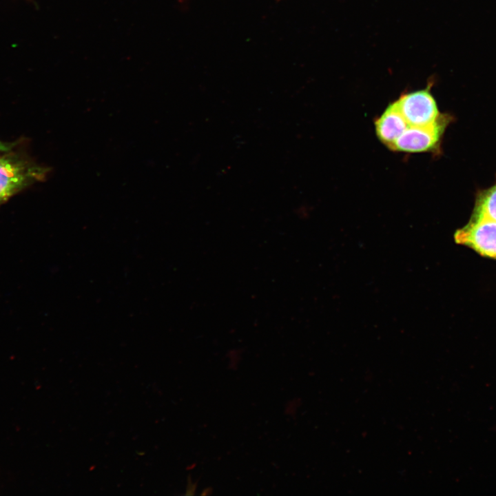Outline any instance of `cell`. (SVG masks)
Here are the masks:
<instances>
[{
    "label": "cell",
    "instance_id": "obj_2",
    "mask_svg": "<svg viewBox=\"0 0 496 496\" xmlns=\"http://www.w3.org/2000/svg\"><path fill=\"white\" fill-rule=\"evenodd\" d=\"M431 87L402 95L395 103L409 125L428 126L440 117Z\"/></svg>",
    "mask_w": 496,
    "mask_h": 496
},
{
    "label": "cell",
    "instance_id": "obj_5",
    "mask_svg": "<svg viewBox=\"0 0 496 496\" xmlns=\"http://www.w3.org/2000/svg\"><path fill=\"white\" fill-rule=\"evenodd\" d=\"M408 125L395 101L390 104L375 122L378 137L389 149Z\"/></svg>",
    "mask_w": 496,
    "mask_h": 496
},
{
    "label": "cell",
    "instance_id": "obj_3",
    "mask_svg": "<svg viewBox=\"0 0 496 496\" xmlns=\"http://www.w3.org/2000/svg\"><path fill=\"white\" fill-rule=\"evenodd\" d=\"M456 243L467 246L479 254L496 258V222L472 218L454 234Z\"/></svg>",
    "mask_w": 496,
    "mask_h": 496
},
{
    "label": "cell",
    "instance_id": "obj_6",
    "mask_svg": "<svg viewBox=\"0 0 496 496\" xmlns=\"http://www.w3.org/2000/svg\"><path fill=\"white\" fill-rule=\"evenodd\" d=\"M474 209L472 218H486L496 222V185L479 194Z\"/></svg>",
    "mask_w": 496,
    "mask_h": 496
},
{
    "label": "cell",
    "instance_id": "obj_4",
    "mask_svg": "<svg viewBox=\"0 0 496 496\" xmlns=\"http://www.w3.org/2000/svg\"><path fill=\"white\" fill-rule=\"evenodd\" d=\"M447 121L446 116H440L435 123L428 126L420 127L409 125L393 143L391 149L415 153L435 149L439 143Z\"/></svg>",
    "mask_w": 496,
    "mask_h": 496
},
{
    "label": "cell",
    "instance_id": "obj_1",
    "mask_svg": "<svg viewBox=\"0 0 496 496\" xmlns=\"http://www.w3.org/2000/svg\"><path fill=\"white\" fill-rule=\"evenodd\" d=\"M49 172L48 167L17 152L0 155V205L33 183L43 181Z\"/></svg>",
    "mask_w": 496,
    "mask_h": 496
},
{
    "label": "cell",
    "instance_id": "obj_7",
    "mask_svg": "<svg viewBox=\"0 0 496 496\" xmlns=\"http://www.w3.org/2000/svg\"><path fill=\"white\" fill-rule=\"evenodd\" d=\"M14 145V143H5L0 141V154L11 151Z\"/></svg>",
    "mask_w": 496,
    "mask_h": 496
}]
</instances>
